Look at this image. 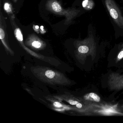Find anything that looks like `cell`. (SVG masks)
I'll list each match as a JSON object with an SVG mask.
<instances>
[{
    "instance_id": "cell-17",
    "label": "cell",
    "mask_w": 123,
    "mask_h": 123,
    "mask_svg": "<svg viewBox=\"0 0 123 123\" xmlns=\"http://www.w3.org/2000/svg\"><path fill=\"white\" fill-rule=\"evenodd\" d=\"M39 26H36V29H38L39 28Z\"/></svg>"
},
{
    "instance_id": "cell-2",
    "label": "cell",
    "mask_w": 123,
    "mask_h": 123,
    "mask_svg": "<svg viewBox=\"0 0 123 123\" xmlns=\"http://www.w3.org/2000/svg\"><path fill=\"white\" fill-rule=\"evenodd\" d=\"M78 51L83 54H89L90 55L94 54L96 51V44L92 33H91L88 38L86 39L83 44L78 47Z\"/></svg>"
},
{
    "instance_id": "cell-14",
    "label": "cell",
    "mask_w": 123,
    "mask_h": 123,
    "mask_svg": "<svg viewBox=\"0 0 123 123\" xmlns=\"http://www.w3.org/2000/svg\"><path fill=\"white\" fill-rule=\"evenodd\" d=\"M54 105L55 106H56V107H60L62 106V104L59 102H55V103H54Z\"/></svg>"
},
{
    "instance_id": "cell-8",
    "label": "cell",
    "mask_w": 123,
    "mask_h": 123,
    "mask_svg": "<svg viewBox=\"0 0 123 123\" xmlns=\"http://www.w3.org/2000/svg\"><path fill=\"white\" fill-rule=\"evenodd\" d=\"M45 75L48 78L51 79L53 78L55 75L54 72L51 70H48L46 71L45 73Z\"/></svg>"
},
{
    "instance_id": "cell-13",
    "label": "cell",
    "mask_w": 123,
    "mask_h": 123,
    "mask_svg": "<svg viewBox=\"0 0 123 123\" xmlns=\"http://www.w3.org/2000/svg\"><path fill=\"white\" fill-rule=\"evenodd\" d=\"M4 8L6 11H9L10 9V5L8 3H6L5 4L4 6Z\"/></svg>"
},
{
    "instance_id": "cell-15",
    "label": "cell",
    "mask_w": 123,
    "mask_h": 123,
    "mask_svg": "<svg viewBox=\"0 0 123 123\" xmlns=\"http://www.w3.org/2000/svg\"><path fill=\"white\" fill-rule=\"evenodd\" d=\"M76 105L77 108H81L82 107V104L80 103H78L76 104Z\"/></svg>"
},
{
    "instance_id": "cell-4",
    "label": "cell",
    "mask_w": 123,
    "mask_h": 123,
    "mask_svg": "<svg viewBox=\"0 0 123 123\" xmlns=\"http://www.w3.org/2000/svg\"><path fill=\"white\" fill-rule=\"evenodd\" d=\"M84 98L87 100L99 102L100 101V98L97 94L94 93H87L84 96Z\"/></svg>"
},
{
    "instance_id": "cell-7",
    "label": "cell",
    "mask_w": 123,
    "mask_h": 123,
    "mask_svg": "<svg viewBox=\"0 0 123 123\" xmlns=\"http://www.w3.org/2000/svg\"><path fill=\"white\" fill-rule=\"evenodd\" d=\"M52 9L56 12H59L62 10V8L57 3L54 2L52 5Z\"/></svg>"
},
{
    "instance_id": "cell-16",
    "label": "cell",
    "mask_w": 123,
    "mask_h": 123,
    "mask_svg": "<svg viewBox=\"0 0 123 123\" xmlns=\"http://www.w3.org/2000/svg\"><path fill=\"white\" fill-rule=\"evenodd\" d=\"M41 29L42 30H43V26H41Z\"/></svg>"
},
{
    "instance_id": "cell-12",
    "label": "cell",
    "mask_w": 123,
    "mask_h": 123,
    "mask_svg": "<svg viewBox=\"0 0 123 123\" xmlns=\"http://www.w3.org/2000/svg\"><path fill=\"white\" fill-rule=\"evenodd\" d=\"M69 102L70 104L72 105H76L78 103V102L77 101L73 100H69Z\"/></svg>"
},
{
    "instance_id": "cell-3",
    "label": "cell",
    "mask_w": 123,
    "mask_h": 123,
    "mask_svg": "<svg viewBox=\"0 0 123 123\" xmlns=\"http://www.w3.org/2000/svg\"><path fill=\"white\" fill-rule=\"evenodd\" d=\"M109 84L111 88L113 89L123 88V75H111L109 77Z\"/></svg>"
},
{
    "instance_id": "cell-11",
    "label": "cell",
    "mask_w": 123,
    "mask_h": 123,
    "mask_svg": "<svg viewBox=\"0 0 123 123\" xmlns=\"http://www.w3.org/2000/svg\"><path fill=\"white\" fill-rule=\"evenodd\" d=\"M5 34L4 31L2 29H0V38L3 39L5 37Z\"/></svg>"
},
{
    "instance_id": "cell-6",
    "label": "cell",
    "mask_w": 123,
    "mask_h": 123,
    "mask_svg": "<svg viewBox=\"0 0 123 123\" xmlns=\"http://www.w3.org/2000/svg\"><path fill=\"white\" fill-rule=\"evenodd\" d=\"M16 37L17 39L19 41H23V36L20 30L18 28L16 29L15 31Z\"/></svg>"
},
{
    "instance_id": "cell-10",
    "label": "cell",
    "mask_w": 123,
    "mask_h": 123,
    "mask_svg": "<svg viewBox=\"0 0 123 123\" xmlns=\"http://www.w3.org/2000/svg\"><path fill=\"white\" fill-rule=\"evenodd\" d=\"M32 45L34 47L38 49L41 47V43L37 41H34L32 43Z\"/></svg>"
},
{
    "instance_id": "cell-9",
    "label": "cell",
    "mask_w": 123,
    "mask_h": 123,
    "mask_svg": "<svg viewBox=\"0 0 123 123\" xmlns=\"http://www.w3.org/2000/svg\"><path fill=\"white\" fill-rule=\"evenodd\" d=\"M123 58V47L121 49L119 53L118 54V55L117 57L116 60L117 62L120 61Z\"/></svg>"
},
{
    "instance_id": "cell-1",
    "label": "cell",
    "mask_w": 123,
    "mask_h": 123,
    "mask_svg": "<svg viewBox=\"0 0 123 123\" xmlns=\"http://www.w3.org/2000/svg\"><path fill=\"white\" fill-rule=\"evenodd\" d=\"M104 1L111 17L118 27L123 28V16L114 0H104Z\"/></svg>"
},
{
    "instance_id": "cell-5",
    "label": "cell",
    "mask_w": 123,
    "mask_h": 123,
    "mask_svg": "<svg viewBox=\"0 0 123 123\" xmlns=\"http://www.w3.org/2000/svg\"><path fill=\"white\" fill-rule=\"evenodd\" d=\"M82 6L86 10H91L93 7L94 3L92 0H85L83 2Z\"/></svg>"
}]
</instances>
